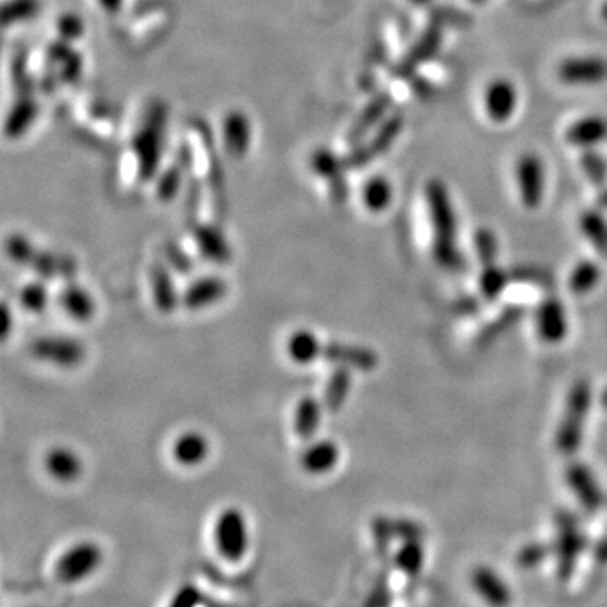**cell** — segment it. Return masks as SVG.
<instances>
[{
    "label": "cell",
    "mask_w": 607,
    "mask_h": 607,
    "mask_svg": "<svg viewBox=\"0 0 607 607\" xmlns=\"http://www.w3.org/2000/svg\"><path fill=\"white\" fill-rule=\"evenodd\" d=\"M425 201L434 228V258L442 269L463 272L466 267L464 256L457 248V220L447 187L438 179L425 186Z\"/></svg>",
    "instance_id": "6da1fadb"
},
{
    "label": "cell",
    "mask_w": 607,
    "mask_h": 607,
    "mask_svg": "<svg viewBox=\"0 0 607 607\" xmlns=\"http://www.w3.org/2000/svg\"><path fill=\"white\" fill-rule=\"evenodd\" d=\"M107 562V551L93 538H82L56 553L48 568L49 580L61 589H80L101 572Z\"/></svg>",
    "instance_id": "7a4b0ae2"
},
{
    "label": "cell",
    "mask_w": 607,
    "mask_h": 607,
    "mask_svg": "<svg viewBox=\"0 0 607 607\" xmlns=\"http://www.w3.org/2000/svg\"><path fill=\"white\" fill-rule=\"evenodd\" d=\"M212 555L218 564L238 568L252 551V528L247 513L238 507H226L214 516L210 532Z\"/></svg>",
    "instance_id": "3957f363"
},
{
    "label": "cell",
    "mask_w": 607,
    "mask_h": 607,
    "mask_svg": "<svg viewBox=\"0 0 607 607\" xmlns=\"http://www.w3.org/2000/svg\"><path fill=\"white\" fill-rule=\"evenodd\" d=\"M5 254L14 264L26 267L46 282H68L74 281L78 273V262L71 255L39 248L21 233H13L5 238Z\"/></svg>",
    "instance_id": "277c9868"
},
{
    "label": "cell",
    "mask_w": 607,
    "mask_h": 607,
    "mask_svg": "<svg viewBox=\"0 0 607 607\" xmlns=\"http://www.w3.org/2000/svg\"><path fill=\"white\" fill-rule=\"evenodd\" d=\"M589 410H591V385L580 380L568 392L564 417L555 438L557 449L565 455H572L579 451Z\"/></svg>",
    "instance_id": "5b68a950"
},
{
    "label": "cell",
    "mask_w": 607,
    "mask_h": 607,
    "mask_svg": "<svg viewBox=\"0 0 607 607\" xmlns=\"http://www.w3.org/2000/svg\"><path fill=\"white\" fill-rule=\"evenodd\" d=\"M29 354L34 360L46 363L49 367L71 371L85 363L86 346L83 341L74 336L48 334V336L34 339L29 344Z\"/></svg>",
    "instance_id": "8992f818"
},
{
    "label": "cell",
    "mask_w": 607,
    "mask_h": 607,
    "mask_svg": "<svg viewBox=\"0 0 607 607\" xmlns=\"http://www.w3.org/2000/svg\"><path fill=\"white\" fill-rule=\"evenodd\" d=\"M164 128V110L156 115L137 132L132 141V152L135 159V174L141 183H149L156 178L160 159V137Z\"/></svg>",
    "instance_id": "52a82bcc"
},
{
    "label": "cell",
    "mask_w": 607,
    "mask_h": 607,
    "mask_svg": "<svg viewBox=\"0 0 607 607\" xmlns=\"http://www.w3.org/2000/svg\"><path fill=\"white\" fill-rule=\"evenodd\" d=\"M403 128V117L400 113L388 115L377 128L375 135L367 145H356L350 156L344 159L346 169H361L368 166L373 159L383 156L394 143Z\"/></svg>",
    "instance_id": "ba28073f"
},
{
    "label": "cell",
    "mask_w": 607,
    "mask_h": 607,
    "mask_svg": "<svg viewBox=\"0 0 607 607\" xmlns=\"http://www.w3.org/2000/svg\"><path fill=\"white\" fill-rule=\"evenodd\" d=\"M228 292L230 285L221 275H203L184 287L181 306L189 312L206 311L220 304Z\"/></svg>",
    "instance_id": "9c48e42d"
},
{
    "label": "cell",
    "mask_w": 607,
    "mask_h": 607,
    "mask_svg": "<svg viewBox=\"0 0 607 607\" xmlns=\"http://www.w3.org/2000/svg\"><path fill=\"white\" fill-rule=\"evenodd\" d=\"M516 183L526 210H537L545 196V166L537 154H523L516 162Z\"/></svg>",
    "instance_id": "30bf717a"
},
{
    "label": "cell",
    "mask_w": 607,
    "mask_h": 607,
    "mask_svg": "<svg viewBox=\"0 0 607 607\" xmlns=\"http://www.w3.org/2000/svg\"><path fill=\"white\" fill-rule=\"evenodd\" d=\"M557 74L565 85L595 86L607 82V59L601 56L567 57Z\"/></svg>",
    "instance_id": "8fae6325"
},
{
    "label": "cell",
    "mask_w": 607,
    "mask_h": 607,
    "mask_svg": "<svg viewBox=\"0 0 607 607\" xmlns=\"http://www.w3.org/2000/svg\"><path fill=\"white\" fill-rule=\"evenodd\" d=\"M323 358L327 363L334 367H344L351 371H373L378 367L380 358L373 350L350 344V343H339V341H327L323 348Z\"/></svg>",
    "instance_id": "7c38bea8"
},
{
    "label": "cell",
    "mask_w": 607,
    "mask_h": 607,
    "mask_svg": "<svg viewBox=\"0 0 607 607\" xmlns=\"http://www.w3.org/2000/svg\"><path fill=\"white\" fill-rule=\"evenodd\" d=\"M191 237L198 248L201 258L214 265H228L233 260L231 243L226 238L220 226L212 223H196L191 230Z\"/></svg>",
    "instance_id": "4fadbf2b"
},
{
    "label": "cell",
    "mask_w": 607,
    "mask_h": 607,
    "mask_svg": "<svg viewBox=\"0 0 607 607\" xmlns=\"http://www.w3.org/2000/svg\"><path fill=\"white\" fill-rule=\"evenodd\" d=\"M341 459V449L331 438H314L299 455V466L309 476H325Z\"/></svg>",
    "instance_id": "5bb4252c"
},
{
    "label": "cell",
    "mask_w": 607,
    "mask_h": 607,
    "mask_svg": "<svg viewBox=\"0 0 607 607\" xmlns=\"http://www.w3.org/2000/svg\"><path fill=\"white\" fill-rule=\"evenodd\" d=\"M440 44H442V29L430 24L422 32L421 39L410 48L409 53L396 63L394 68L395 76L403 78V80L412 78L421 65L436 57L440 49Z\"/></svg>",
    "instance_id": "9a60e30c"
},
{
    "label": "cell",
    "mask_w": 607,
    "mask_h": 607,
    "mask_svg": "<svg viewBox=\"0 0 607 607\" xmlns=\"http://www.w3.org/2000/svg\"><path fill=\"white\" fill-rule=\"evenodd\" d=\"M311 169L316 176L329 184V195L336 204H343L348 199V184L344 181V159L341 160L334 152L319 149L311 156Z\"/></svg>",
    "instance_id": "2e32d148"
},
{
    "label": "cell",
    "mask_w": 607,
    "mask_h": 607,
    "mask_svg": "<svg viewBox=\"0 0 607 607\" xmlns=\"http://www.w3.org/2000/svg\"><path fill=\"white\" fill-rule=\"evenodd\" d=\"M56 300L61 311L76 323H90L97 314V299L85 285L74 281L63 283Z\"/></svg>",
    "instance_id": "e0dca14e"
},
{
    "label": "cell",
    "mask_w": 607,
    "mask_h": 607,
    "mask_svg": "<svg viewBox=\"0 0 607 607\" xmlns=\"http://www.w3.org/2000/svg\"><path fill=\"white\" fill-rule=\"evenodd\" d=\"M212 454V440L199 430H186L170 446L172 461L181 467L203 466Z\"/></svg>",
    "instance_id": "ac0fdd59"
},
{
    "label": "cell",
    "mask_w": 607,
    "mask_h": 607,
    "mask_svg": "<svg viewBox=\"0 0 607 607\" xmlns=\"http://www.w3.org/2000/svg\"><path fill=\"white\" fill-rule=\"evenodd\" d=\"M518 105V91L507 78H496L484 90V110L496 124L509 120Z\"/></svg>",
    "instance_id": "d6986e66"
},
{
    "label": "cell",
    "mask_w": 607,
    "mask_h": 607,
    "mask_svg": "<svg viewBox=\"0 0 607 607\" xmlns=\"http://www.w3.org/2000/svg\"><path fill=\"white\" fill-rule=\"evenodd\" d=\"M43 466L46 474L59 484L76 482L83 474V459L66 446H56L46 452Z\"/></svg>",
    "instance_id": "ffe728a7"
},
{
    "label": "cell",
    "mask_w": 607,
    "mask_h": 607,
    "mask_svg": "<svg viewBox=\"0 0 607 607\" xmlns=\"http://www.w3.org/2000/svg\"><path fill=\"white\" fill-rule=\"evenodd\" d=\"M172 270L168 264L157 262L152 264L149 270V281H151V294L152 302L156 306L157 312L162 316H170L181 306V292L178 290L176 283L172 281Z\"/></svg>",
    "instance_id": "44dd1931"
},
{
    "label": "cell",
    "mask_w": 607,
    "mask_h": 607,
    "mask_svg": "<svg viewBox=\"0 0 607 607\" xmlns=\"http://www.w3.org/2000/svg\"><path fill=\"white\" fill-rule=\"evenodd\" d=\"M535 327L538 338L549 344H559L568 333V323L564 306L555 297L543 300L535 311Z\"/></svg>",
    "instance_id": "7402d4cb"
},
{
    "label": "cell",
    "mask_w": 607,
    "mask_h": 607,
    "mask_svg": "<svg viewBox=\"0 0 607 607\" xmlns=\"http://www.w3.org/2000/svg\"><path fill=\"white\" fill-rule=\"evenodd\" d=\"M325 403L317 396L304 395L292 412V430L302 442H311L317 436L325 415Z\"/></svg>",
    "instance_id": "603a6c76"
},
{
    "label": "cell",
    "mask_w": 607,
    "mask_h": 607,
    "mask_svg": "<svg viewBox=\"0 0 607 607\" xmlns=\"http://www.w3.org/2000/svg\"><path fill=\"white\" fill-rule=\"evenodd\" d=\"M325 343L308 327H299L285 341V353L297 367H309L323 358Z\"/></svg>",
    "instance_id": "cb8c5ba5"
},
{
    "label": "cell",
    "mask_w": 607,
    "mask_h": 607,
    "mask_svg": "<svg viewBox=\"0 0 607 607\" xmlns=\"http://www.w3.org/2000/svg\"><path fill=\"white\" fill-rule=\"evenodd\" d=\"M390 107H392V97L386 91L378 93L375 99L369 100L367 107L363 108V112L360 113L358 118L354 120L353 127L350 128L348 142L353 147L360 145L361 141L367 137L368 132L371 128L380 126L383 120L386 118V112H388Z\"/></svg>",
    "instance_id": "d4e9b609"
},
{
    "label": "cell",
    "mask_w": 607,
    "mask_h": 607,
    "mask_svg": "<svg viewBox=\"0 0 607 607\" xmlns=\"http://www.w3.org/2000/svg\"><path fill=\"white\" fill-rule=\"evenodd\" d=\"M565 141L584 151L593 149L607 141V118L601 115H587L580 118L567 128Z\"/></svg>",
    "instance_id": "484cf974"
},
{
    "label": "cell",
    "mask_w": 607,
    "mask_h": 607,
    "mask_svg": "<svg viewBox=\"0 0 607 607\" xmlns=\"http://www.w3.org/2000/svg\"><path fill=\"white\" fill-rule=\"evenodd\" d=\"M250 124L240 112H230L223 120V141L230 156L240 157L248 152L250 147Z\"/></svg>",
    "instance_id": "4316f807"
},
{
    "label": "cell",
    "mask_w": 607,
    "mask_h": 607,
    "mask_svg": "<svg viewBox=\"0 0 607 607\" xmlns=\"http://www.w3.org/2000/svg\"><path fill=\"white\" fill-rule=\"evenodd\" d=\"M353 386V375L351 369L344 367H334L329 373V378L325 385L323 392V403H325V412L329 413H338L346 403L350 392Z\"/></svg>",
    "instance_id": "83f0119b"
},
{
    "label": "cell",
    "mask_w": 607,
    "mask_h": 607,
    "mask_svg": "<svg viewBox=\"0 0 607 607\" xmlns=\"http://www.w3.org/2000/svg\"><path fill=\"white\" fill-rule=\"evenodd\" d=\"M567 482L570 484L572 491L579 496L580 501L587 508H597L601 503V490L597 488L595 478L591 473V469L580 463H574L567 467L565 471Z\"/></svg>",
    "instance_id": "f1b7e54d"
},
{
    "label": "cell",
    "mask_w": 607,
    "mask_h": 607,
    "mask_svg": "<svg viewBox=\"0 0 607 607\" xmlns=\"http://www.w3.org/2000/svg\"><path fill=\"white\" fill-rule=\"evenodd\" d=\"M361 201L368 212H383L390 208L394 201V187L388 183V179H385L382 176L371 178L363 184Z\"/></svg>",
    "instance_id": "f546056e"
},
{
    "label": "cell",
    "mask_w": 607,
    "mask_h": 607,
    "mask_svg": "<svg viewBox=\"0 0 607 607\" xmlns=\"http://www.w3.org/2000/svg\"><path fill=\"white\" fill-rule=\"evenodd\" d=\"M17 299L24 311L34 316H43L51 304L49 285L43 279H34L21 287Z\"/></svg>",
    "instance_id": "4dcf8cb0"
},
{
    "label": "cell",
    "mask_w": 607,
    "mask_h": 607,
    "mask_svg": "<svg viewBox=\"0 0 607 607\" xmlns=\"http://www.w3.org/2000/svg\"><path fill=\"white\" fill-rule=\"evenodd\" d=\"M580 231L591 241L594 248L607 258V221L601 212H585L580 214Z\"/></svg>",
    "instance_id": "1f68e13d"
},
{
    "label": "cell",
    "mask_w": 607,
    "mask_h": 607,
    "mask_svg": "<svg viewBox=\"0 0 607 607\" xmlns=\"http://www.w3.org/2000/svg\"><path fill=\"white\" fill-rule=\"evenodd\" d=\"M38 115V107L32 100L21 99L14 107H13V112L9 113L7 117V122H5V134L9 139H17L21 137L26 128H29V126L34 122Z\"/></svg>",
    "instance_id": "d6a6232c"
},
{
    "label": "cell",
    "mask_w": 607,
    "mask_h": 607,
    "mask_svg": "<svg viewBox=\"0 0 607 607\" xmlns=\"http://www.w3.org/2000/svg\"><path fill=\"white\" fill-rule=\"evenodd\" d=\"M599 279H601L599 265L585 260V262L577 264L572 270V273L568 277V287L574 294L582 296V294L591 292L594 287L599 283Z\"/></svg>",
    "instance_id": "836d02e7"
},
{
    "label": "cell",
    "mask_w": 607,
    "mask_h": 607,
    "mask_svg": "<svg viewBox=\"0 0 607 607\" xmlns=\"http://www.w3.org/2000/svg\"><path fill=\"white\" fill-rule=\"evenodd\" d=\"M429 21L430 24L438 26V28H451V29H469L473 26V17L461 11V9H455V7H451V5H438V7H432L430 13H429Z\"/></svg>",
    "instance_id": "e575fe53"
},
{
    "label": "cell",
    "mask_w": 607,
    "mask_h": 607,
    "mask_svg": "<svg viewBox=\"0 0 607 607\" xmlns=\"http://www.w3.org/2000/svg\"><path fill=\"white\" fill-rule=\"evenodd\" d=\"M508 275L505 270L498 269L495 264L486 265L480 277L481 294L486 300H496L507 289Z\"/></svg>",
    "instance_id": "d590c367"
},
{
    "label": "cell",
    "mask_w": 607,
    "mask_h": 607,
    "mask_svg": "<svg viewBox=\"0 0 607 607\" xmlns=\"http://www.w3.org/2000/svg\"><path fill=\"white\" fill-rule=\"evenodd\" d=\"M39 13V0H11L4 5V26L29 21Z\"/></svg>",
    "instance_id": "8d00e7d4"
},
{
    "label": "cell",
    "mask_w": 607,
    "mask_h": 607,
    "mask_svg": "<svg viewBox=\"0 0 607 607\" xmlns=\"http://www.w3.org/2000/svg\"><path fill=\"white\" fill-rule=\"evenodd\" d=\"M580 168L587 179L595 186H603L607 181V162L604 157L593 149H585L580 156Z\"/></svg>",
    "instance_id": "74e56055"
},
{
    "label": "cell",
    "mask_w": 607,
    "mask_h": 607,
    "mask_svg": "<svg viewBox=\"0 0 607 607\" xmlns=\"http://www.w3.org/2000/svg\"><path fill=\"white\" fill-rule=\"evenodd\" d=\"M181 184H183V172L179 166H172L169 169L164 170L157 179V198L164 203H169L178 196Z\"/></svg>",
    "instance_id": "f35d334b"
},
{
    "label": "cell",
    "mask_w": 607,
    "mask_h": 607,
    "mask_svg": "<svg viewBox=\"0 0 607 607\" xmlns=\"http://www.w3.org/2000/svg\"><path fill=\"white\" fill-rule=\"evenodd\" d=\"M474 247H476L478 258L484 267L495 264L496 255H498V240L490 228H480L476 231Z\"/></svg>",
    "instance_id": "ab89813d"
},
{
    "label": "cell",
    "mask_w": 607,
    "mask_h": 607,
    "mask_svg": "<svg viewBox=\"0 0 607 607\" xmlns=\"http://www.w3.org/2000/svg\"><path fill=\"white\" fill-rule=\"evenodd\" d=\"M166 262L169 269H174V272L183 273V275L191 273L195 270L193 258L186 254L178 243H172V241L166 245Z\"/></svg>",
    "instance_id": "60d3db41"
},
{
    "label": "cell",
    "mask_w": 607,
    "mask_h": 607,
    "mask_svg": "<svg viewBox=\"0 0 607 607\" xmlns=\"http://www.w3.org/2000/svg\"><path fill=\"white\" fill-rule=\"evenodd\" d=\"M57 36L63 43H71L83 36V22L76 15L66 14L57 19Z\"/></svg>",
    "instance_id": "b9f144b4"
},
{
    "label": "cell",
    "mask_w": 607,
    "mask_h": 607,
    "mask_svg": "<svg viewBox=\"0 0 607 607\" xmlns=\"http://www.w3.org/2000/svg\"><path fill=\"white\" fill-rule=\"evenodd\" d=\"M410 80V88H412V91L415 93V97H419L421 100H429L432 99V95H434V85L430 83V82H427L425 78H422V76H412V78H409Z\"/></svg>",
    "instance_id": "7bdbcfd3"
},
{
    "label": "cell",
    "mask_w": 607,
    "mask_h": 607,
    "mask_svg": "<svg viewBox=\"0 0 607 607\" xmlns=\"http://www.w3.org/2000/svg\"><path fill=\"white\" fill-rule=\"evenodd\" d=\"M0 319H2V338L4 341L9 338L11 334V329H13V325H14V317H13V312L9 309L7 304L2 306V314H0Z\"/></svg>",
    "instance_id": "ee69618b"
},
{
    "label": "cell",
    "mask_w": 607,
    "mask_h": 607,
    "mask_svg": "<svg viewBox=\"0 0 607 607\" xmlns=\"http://www.w3.org/2000/svg\"><path fill=\"white\" fill-rule=\"evenodd\" d=\"M99 4L107 13H117L122 5V0H99Z\"/></svg>",
    "instance_id": "f6af8a7d"
},
{
    "label": "cell",
    "mask_w": 607,
    "mask_h": 607,
    "mask_svg": "<svg viewBox=\"0 0 607 607\" xmlns=\"http://www.w3.org/2000/svg\"><path fill=\"white\" fill-rule=\"evenodd\" d=\"M597 203H599V206L601 208H604V210H607V187L599 195V198H597Z\"/></svg>",
    "instance_id": "bcb514c9"
},
{
    "label": "cell",
    "mask_w": 607,
    "mask_h": 607,
    "mask_svg": "<svg viewBox=\"0 0 607 607\" xmlns=\"http://www.w3.org/2000/svg\"><path fill=\"white\" fill-rule=\"evenodd\" d=\"M413 5H417V7H427V5H430L432 4V0H410Z\"/></svg>",
    "instance_id": "7dc6e473"
},
{
    "label": "cell",
    "mask_w": 607,
    "mask_h": 607,
    "mask_svg": "<svg viewBox=\"0 0 607 607\" xmlns=\"http://www.w3.org/2000/svg\"><path fill=\"white\" fill-rule=\"evenodd\" d=\"M603 17H604V21H607V2L603 5Z\"/></svg>",
    "instance_id": "c3c4849f"
},
{
    "label": "cell",
    "mask_w": 607,
    "mask_h": 607,
    "mask_svg": "<svg viewBox=\"0 0 607 607\" xmlns=\"http://www.w3.org/2000/svg\"><path fill=\"white\" fill-rule=\"evenodd\" d=\"M603 405H604V407L607 409V390L606 394H604V396H603Z\"/></svg>",
    "instance_id": "681fc988"
},
{
    "label": "cell",
    "mask_w": 607,
    "mask_h": 607,
    "mask_svg": "<svg viewBox=\"0 0 607 607\" xmlns=\"http://www.w3.org/2000/svg\"><path fill=\"white\" fill-rule=\"evenodd\" d=\"M471 2H474V4H481L482 0H471Z\"/></svg>",
    "instance_id": "f907efd6"
}]
</instances>
